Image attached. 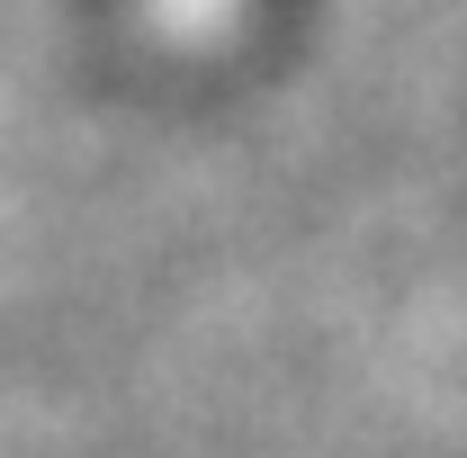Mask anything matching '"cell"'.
Returning <instances> with one entry per match:
<instances>
[{
    "label": "cell",
    "mask_w": 467,
    "mask_h": 458,
    "mask_svg": "<svg viewBox=\"0 0 467 458\" xmlns=\"http://www.w3.org/2000/svg\"><path fill=\"white\" fill-rule=\"evenodd\" d=\"M153 9H162V27H171V36H207V27H225L234 0H153Z\"/></svg>",
    "instance_id": "6da1fadb"
}]
</instances>
